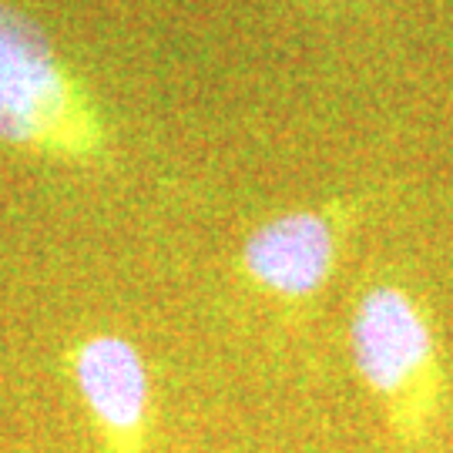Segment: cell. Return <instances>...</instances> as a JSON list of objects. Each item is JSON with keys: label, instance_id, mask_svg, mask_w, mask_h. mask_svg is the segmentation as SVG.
<instances>
[{"label": "cell", "instance_id": "obj_1", "mask_svg": "<svg viewBox=\"0 0 453 453\" xmlns=\"http://www.w3.org/2000/svg\"><path fill=\"white\" fill-rule=\"evenodd\" d=\"M349 353L393 443L426 447L447 417L450 376L420 299L396 282H372L353 306Z\"/></svg>", "mask_w": 453, "mask_h": 453}, {"label": "cell", "instance_id": "obj_2", "mask_svg": "<svg viewBox=\"0 0 453 453\" xmlns=\"http://www.w3.org/2000/svg\"><path fill=\"white\" fill-rule=\"evenodd\" d=\"M0 142L58 162L104 158L108 131L27 14L0 4Z\"/></svg>", "mask_w": 453, "mask_h": 453}, {"label": "cell", "instance_id": "obj_3", "mask_svg": "<svg viewBox=\"0 0 453 453\" xmlns=\"http://www.w3.org/2000/svg\"><path fill=\"white\" fill-rule=\"evenodd\" d=\"M67 376L104 453H148L155 430L151 372L138 346L95 333L71 346Z\"/></svg>", "mask_w": 453, "mask_h": 453}, {"label": "cell", "instance_id": "obj_4", "mask_svg": "<svg viewBox=\"0 0 453 453\" xmlns=\"http://www.w3.org/2000/svg\"><path fill=\"white\" fill-rule=\"evenodd\" d=\"M340 256V226L329 211H286L242 245V269L259 289L309 299L329 282Z\"/></svg>", "mask_w": 453, "mask_h": 453}]
</instances>
